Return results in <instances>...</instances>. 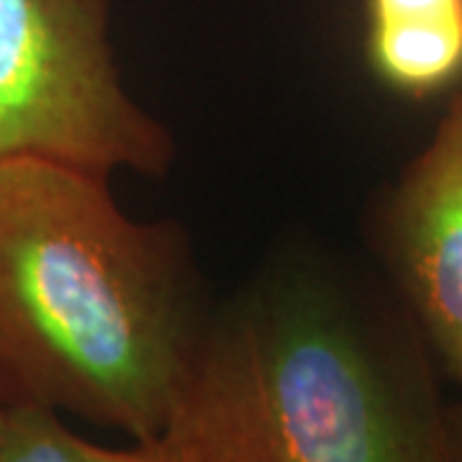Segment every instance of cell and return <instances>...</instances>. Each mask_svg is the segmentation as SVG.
Segmentation results:
<instances>
[{
  "label": "cell",
  "instance_id": "obj_6",
  "mask_svg": "<svg viewBox=\"0 0 462 462\" xmlns=\"http://www.w3.org/2000/svg\"><path fill=\"white\" fill-rule=\"evenodd\" d=\"M0 462H180L162 439L111 449L67 430L44 406H8L0 430Z\"/></svg>",
  "mask_w": 462,
  "mask_h": 462
},
{
  "label": "cell",
  "instance_id": "obj_7",
  "mask_svg": "<svg viewBox=\"0 0 462 462\" xmlns=\"http://www.w3.org/2000/svg\"><path fill=\"white\" fill-rule=\"evenodd\" d=\"M447 431H449V455L452 462H462V401L447 409Z\"/></svg>",
  "mask_w": 462,
  "mask_h": 462
},
{
  "label": "cell",
  "instance_id": "obj_1",
  "mask_svg": "<svg viewBox=\"0 0 462 462\" xmlns=\"http://www.w3.org/2000/svg\"><path fill=\"white\" fill-rule=\"evenodd\" d=\"M206 316L178 231L108 178L0 160V401L162 437Z\"/></svg>",
  "mask_w": 462,
  "mask_h": 462
},
{
  "label": "cell",
  "instance_id": "obj_2",
  "mask_svg": "<svg viewBox=\"0 0 462 462\" xmlns=\"http://www.w3.org/2000/svg\"><path fill=\"white\" fill-rule=\"evenodd\" d=\"M419 329L285 282L206 316L162 439L180 462H452Z\"/></svg>",
  "mask_w": 462,
  "mask_h": 462
},
{
  "label": "cell",
  "instance_id": "obj_4",
  "mask_svg": "<svg viewBox=\"0 0 462 462\" xmlns=\"http://www.w3.org/2000/svg\"><path fill=\"white\" fill-rule=\"evenodd\" d=\"M385 245L416 329L462 385V93L388 200Z\"/></svg>",
  "mask_w": 462,
  "mask_h": 462
},
{
  "label": "cell",
  "instance_id": "obj_3",
  "mask_svg": "<svg viewBox=\"0 0 462 462\" xmlns=\"http://www.w3.org/2000/svg\"><path fill=\"white\" fill-rule=\"evenodd\" d=\"M111 0H0V160L162 175L172 139L124 90Z\"/></svg>",
  "mask_w": 462,
  "mask_h": 462
},
{
  "label": "cell",
  "instance_id": "obj_5",
  "mask_svg": "<svg viewBox=\"0 0 462 462\" xmlns=\"http://www.w3.org/2000/svg\"><path fill=\"white\" fill-rule=\"evenodd\" d=\"M367 57L403 96L445 90L462 78V0H367Z\"/></svg>",
  "mask_w": 462,
  "mask_h": 462
},
{
  "label": "cell",
  "instance_id": "obj_8",
  "mask_svg": "<svg viewBox=\"0 0 462 462\" xmlns=\"http://www.w3.org/2000/svg\"><path fill=\"white\" fill-rule=\"evenodd\" d=\"M5 411H8V403L0 401V430H3V421H5Z\"/></svg>",
  "mask_w": 462,
  "mask_h": 462
}]
</instances>
